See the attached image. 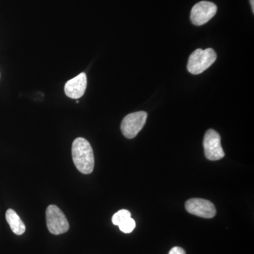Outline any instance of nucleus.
Masks as SVG:
<instances>
[{
	"instance_id": "obj_13",
	"label": "nucleus",
	"mask_w": 254,
	"mask_h": 254,
	"mask_svg": "<svg viewBox=\"0 0 254 254\" xmlns=\"http://www.w3.org/2000/svg\"><path fill=\"white\" fill-rule=\"evenodd\" d=\"M251 6H252V11L254 13V0H250Z\"/></svg>"
},
{
	"instance_id": "obj_9",
	"label": "nucleus",
	"mask_w": 254,
	"mask_h": 254,
	"mask_svg": "<svg viewBox=\"0 0 254 254\" xmlns=\"http://www.w3.org/2000/svg\"><path fill=\"white\" fill-rule=\"evenodd\" d=\"M6 220L9 225L10 228L16 235H23L26 231L24 223L13 209H8L6 210Z\"/></svg>"
},
{
	"instance_id": "obj_11",
	"label": "nucleus",
	"mask_w": 254,
	"mask_h": 254,
	"mask_svg": "<svg viewBox=\"0 0 254 254\" xmlns=\"http://www.w3.org/2000/svg\"><path fill=\"white\" fill-rule=\"evenodd\" d=\"M119 227H120V230L124 233H131L136 227V222L131 217V218L127 219L123 223L120 224Z\"/></svg>"
},
{
	"instance_id": "obj_6",
	"label": "nucleus",
	"mask_w": 254,
	"mask_h": 254,
	"mask_svg": "<svg viewBox=\"0 0 254 254\" xmlns=\"http://www.w3.org/2000/svg\"><path fill=\"white\" fill-rule=\"evenodd\" d=\"M218 7L213 2L202 1L197 3L190 11V21L195 26L208 23L216 14Z\"/></svg>"
},
{
	"instance_id": "obj_1",
	"label": "nucleus",
	"mask_w": 254,
	"mask_h": 254,
	"mask_svg": "<svg viewBox=\"0 0 254 254\" xmlns=\"http://www.w3.org/2000/svg\"><path fill=\"white\" fill-rule=\"evenodd\" d=\"M72 159L78 171L84 175L93 173L95 159L89 142L83 138H77L73 141L71 148Z\"/></svg>"
},
{
	"instance_id": "obj_3",
	"label": "nucleus",
	"mask_w": 254,
	"mask_h": 254,
	"mask_svg": "<svg viewBox=\"0 0 254 254\" xmlns=\"http://www.w3.org/2000/svg\"><path fill=\"white\" fill-rule=\"evenodd\" d=\"M46 222L48 230L53 235L66 233L69 229V224L64 214L55 205H50L47 208Z\"/></svg>"
},
{
	"instance_id": "obj_8",
	"label": "nucleus",
	"mask_w": 254,
	"mask_h": 254,
	"mask_svg": "<svg viewBox=\"0 0 254 254\" xmlns=\"http://www.w3.org/2000/svg\"><path fill=\"white\" fill-rule=\"evenodd\" d=\"M86 88V74L81 73L76 77L66 82L64 86L65 94L72 99H78L84 95Z\"/></svg>"
},
{
	"instance_id": "obj_4",
	"label": "nucleus",
	"mask_w": 254,
	"mask_h": 254,
	"mask_svg": "<svg viewBox=\"0 0 254 254\" xmlns=\"http://www.w3.org/2000/svg\"><path fill=\"white\" fill-rule=\"evenodd\" d=\"M147 118L148 114L143 111L127 115L121 124V130L124 136L129 139L136 137L144 127Z\"/></svg>"
},
{
	"instance_id": "obj_10",
	"label": "nucleus",
	"mask_w": 254,
	"mask_h": 254,
	"mask_svg": "<svg viewBox=\"0 0 254 254\" xmlns=\"http://www.w3.org/2000/svg\"><path fill=\"white\" fill-rule=\"evenodd\" d=\"M131 218V213L127 210H121L113 215L112 221L115 225H119L123 223L127 219Z\"/></svg>"
},
{
	"instance_id": "obj_12",
	"label": "nucleus",
	"mask_w": 254,
	"mask_h": 254,
	"mask_svg": "<svg viewBox=\"0 0 254 254\" xmlns=\"http://www.w3.org/2000/svg\"><path fill=\"white\" fill-rule=\"evenodd\" d=\"M169 254H186V252L181 247H175L170 250Z\"/></svg>"
},
{
	"instance_id": "obj_2",
	"label": "nucleus",
	"mask_w": 254,
	"mask_h": 254,
	"mask_svg": "<svg viewBox=\"0 0 254 254\" xmlns=\"http://www.w3.org/2000/svg\"><path fill=\"white\" fill-rule=\"evenodd\" d=\"M216 59V53L212 48L197 49L190 55L187 68L191 74H200L208 69Z\"/></svg>"
},
{
	"instance_id": "obj_14",
	"label": "nucleus",
	"mask_w": 254,
	"mask_h": 254,
	"mask_svg": "<svg viewBox=\"0 0 254 254\" xmlns=\"http://www.w3.org/2000/svg\"><path fill=\"white\" fill-rule=\"evenodd\" d=\"M78 103H79V101H78V100H77V101H76V103H77V104H78Z\"/></svg>"
},
{
	"instance_id": "obj_7",
	"label": "nucleus",
	"mask_w": 254,
	"mask_h": 254,
	"mask_svg": "<svg viewBox=\"0 0 254 254\" xmlns=\"http://www.w3.org/2000/svg\"><path fill=\"white\" fill-rule=\"evenodd\" d=\"M185 208L189 213L203 218H213L216 215V208L210 200L191 198L187 200Z\"/></svg>"
},
{
	"instance_id": "obj_5",
	"label": "nucleus",
	"mask_w": 254,
	"mask_h": 254,
	"mask_svg": "<svg viewBox=\"0 0 254 254\" xmlns=\"http://www.w3.org/2000/svg\"><path fill=\"white\" fill-rule=\"evenodd\" d=\"M203 148L205 157L209 160L216 161L225 157V152L221 145V137L214 129H208L205 133Z\"/></svg>"
}]
</instances>
